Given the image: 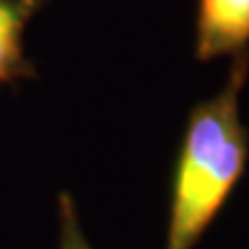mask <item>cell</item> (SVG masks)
Returning <instances> with one entry per match:
<instances>
[{
    "label": "cell",
    "instance_id": "cell-1",
    "mask_svg": "<svg viewBox=\"0 0 249 249\" xmlns=\"http://www.w3.org/2000/svg\"><path fill=\"white\" fill-rule=\"evenodd\" d=\"M249 74V51L233 55L224 88L187 116L171 182L164 249H194L240 182L249 160V129L240 95Z\"/></svg>",
    "mask_w": 249,
    "mask_h": 249
},
{
    "label": "cell",
    "instance_id": "cell-2",
    "mask_svg": "<svg viewBox=\"0 0 249 249\" xmlns=\"http://www.w3.org/2000/svg\"><path fill=\"white\" fill-rule=\"evenodd\" d=\"M249 0H196L194 55L210 62L249 51Z\"/></svg>",
    "mask_w": 249,
    "mask_h": 249
},
{
    "label": "cell",
    "instance_id": "cell-3",
    "mask_svg": "<svg viewBox=\"0 0 249 249\" xmlns=\"http://www.w3.org/2000/svg\"><path fill=\"white\" fill-rule=\"evenodd\" d=\"M51 0H0V86L35 79L23 49V30Z\"/></svg>",
    "mask_w": 249,
    "mask_h": 249
},
{
    "label": "cell",
    "instance_id": "cell-4",
    "mask_svg": "<svg viewBox=\"0 0 249 249\" xmlns=\"http://www.w3.org/2000/svg\"><path fill=\"white\" fill-rule=\"evenodd\" d=\"M58 217H60V249H92V245L81 231L76 203L70 192H62L58 196Z\"/></svg>",
    "mask_w": 249,
    "mask_h": 249
}]
</instances>
